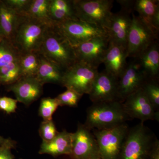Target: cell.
Returning a JSON list of instances; mask_svg holds the SVG:
<instances>
[{
  "label": "cell",
  "instance_id": "6da1fadb",
  "mask_svg": "<svg viewBox=\"0 0 159 159\" xmlns=\"http://www.w3.org/2000/svg\"><path fill=\"white\" fill-rule=\"evenodd\" d=\"M129 119L122 102L119 100L97 102L93 103L87 110L84 125L91 130H102L116 127Z\"/></svg>",
  "mask_w": 159,
  "mask_h": 159
},
{
  "label": "cell",
  "instance_id": "7a4b0ae2",
  "mask_svg": "<svg viewBox=\"0 0 159 159\" xmlns=\"http://www.w3.org/2000/svg\"><path fill=\"white\" fill-rule=\"evenodd\" d=\"M51 25L20 15L11 42L20 54L39 52L46 30Z\"/></svg>",
  "mask_w": 159,
  "mask_h": 159
},
{
  "label": "cell",
  "instance_id": "3957f363",
  "mask_svg": "<svg viewBox=\"0 0 159 159\" xmlns=\"http://www.w3.org/2000/svg\"><path fill=\"white\" fill-rule=\"evenodd\" d=\"M53 24L47 29L38 52L66 70L78 61L74 47L60 34Z\"/></svg>",
  "mask_w": 159,
  "mask_h": 159
},
{
  "label": "cell",
  "instance_id": "277c9868",
  "mask_svg": "<svg viewBox=\"0 0 159 159\" xmlns=\"http://www.w3.org/2000/svg\"><path fill=\"white\" fill-rule=\"evenodd\" d=\"M157 139L144 122L129 129L119 159H148Z\"/></svg>",
  "mask_w": 159,
  "mask_h": 159
},
{
  "label": "cell",
  "instance_id": "5b68a950",
  "mask_svg": "<svg viewBox=\"0 0 159 159\" xmlns=\"http://www.w3.org/2000/svg\"><path fill=\"white\" fill-rule=\"evenodd\" d=\"M112 0H73L77 19L93 24L107 31L112 12Z\"/></svg>",
  "mask_w": 159,
  "mask_h": 159
},
{
  "label": "cell",
  "instance_id": "8992f818",
  "mask_svg": "<svg viewBox=\"0 0 159 159\" xmlns=\"http://www.w3.org/2000/svg\"><path fill=\"white\" fill-rule=\"evenodd\" d=\"M53 25L73 47L94 38L107 36L104 29L79 19L54 23Z\"/></svg>",
  "mask_w": 159,
  "mask_h": 159
},
{
  "label": "cell",
  "instance_id": "52a82bcc",
  "mask_svg": "<svg viewBox=\"0 0 159 159\" xmlns=\"http://www.w3.org/2000/svg\"><path fill=\"white\" fill-rule=\"evenodd\" d=\"M132 14L131 25L127 37L126 51L128 57L135 58L158 41V34L138 16L133 12Z\"/></svg>",
  "mask_w": 159,
  "mask_h": 159
},
{
  "label": "cell",
  "instance_id": "ba28073f",
  "mask_svg": "<svg viewBox=\"0 0 159 159\" xmlns=\"http://www.w3.org/2000/svg\"><path fill=\"white\" fill-rule=\"evenodd\" d=\"M129 129L125 123L109 129H93V133L99 147L100 159H119Z\"/></svg>",
  "mask_w": 159,
  "mask_h": 159
},
{
  "label": "cell",
  "instance_id": "9c48e42d",
  "mask_svg": "<svg viewBox=\"0 0 159 159\" xmlns=\"http://www.w3.org/2000/svg\"><path fill=\"white\" fill-rule=\"evenodd\" d=\"M98 73V68L77 61L65 71L61 85L83 96L89 95Z\"/></svg>",
  "mask_w": 159,
  "mask_h": 159
},
{
  "label": "cell",
  "instance_id": "30bf717a",
  "mask_svg": "<svg viewBox=\"0 0 159 159\" xmlns=\"http://www.w3.org/2000/svg\"><path fill=\"white\" fill-rule=\"evenodd\" d=\"M72 159H100L96 138L84 124L78 123L77 131L72 134Z\"/></svg>",
  "mask_w": 159,
  "mask_h": 159
},
{
  "label": "cell",
  "instance_id": "8fae6325",
  "mask_svg": "<svg viewBox=\"0 0 159 159\" xmlns=\"http://www.w3.org/2000/svg\"><path fill=\"white\" fill-rule=\"evenodd\" d=\"M122 103L130 119H139L142 122L148 120L159 121V112L154 109L142 88L127 97Z\"/></svg>",
  "mask_w": 159,
  "mask_h": 159
},
{
  "label": "cell",
  "instance_id": "7c38bea8",
  "mask_svg": "<svg viewBox=\"0 0 159 159\" xmlns=\"http://www.w3.org/2000/svg\"><path fill=\"white\" fill-rule=\"evenodd\" d=\"M109 43L108 36H99L74 47L77 61L98 68L103 63Z\"/></svg>",
  "mask_w": 159,
  "mask_h": 159
},
{
  "label": "cell",
  "instance_id": "4fadbf2b",
  "mask_svg": "<svg viewBox=\"0 0 159 159\" xmlns=\"http://www.w3.org/2000/svg\"><path fill=\"white\" fill-rule=\"evenodd\" d=\"M146 80L135 59L127 63L118 82V100L123 102L125 99L142 88Z\"/></svg>",
  "mask_w": 159,
  "mask_h": 159
},
{
  "label": "cell",
  "instance_id": "5bb4252c",
  "mask_svg": "<svg viewBox=\"0 0 159 159\" xmlns=\"http://www.w3.org/2000/svg\"><path fill=\"white\" fill-rule=\"evenodd\" d=\"M118 80L104 70L98 73L89 95L93 103L118 100Z\"/></svg>",
  "mask_w": 159,
  "mask_h": 159
},
{
  "label": "cell",
  "instance_id": "9a60e30c",
  "mask_svg": "<svg viewBox=\"0 0 159 159\" xmlns=\"http://www.w3.org/2000/svg\"><path fill=\"white\" fill-rule=\"evenodd\" d=\"M43 86L36 77H22L8 86L7 90L14 94L18 102L29 106L42 96Z\"/></svg>",
  "mask_w": 159,
  "mask_h": 159
},
{
  "label": "cell",
  "instance_id": "2e32d148",
  "mask_svg": "<svg viewBox=\"0 0 159 159\" xmlns=\"http://www.w3.org/2000/svg\"><path fill=\"white\" fill-rule=\"evenodd\" d=\"M133 11L122 9L117 13H112L107 30L109 40L126 49L127 37L131 25V14Z\"/></svg>",
  "mask_w": 159,
  "mask_h": 159
},
{
  "label": "cell",
  "instance_id": "e0dca14e",
  "mask_svg": "<svg viewBox=\"0 0 159 159\" xmlns=\"http://www.w3.org/2000/svg\"><path fill=\"white\" fill-rule=\"evenodd\" d=\"M126 49L122 46L109 42L108 49L103 60L105 70L119 79L127 63Z\"/></svg>",
  "mask_w": 159,
  "mask_h": 159
},
{
  "label": "cell",
  "instance_id": "ac0fdd59",
  "mask_svg": "<svg viewBox=\"0 0 159 159\" xmlns=\"http://www.w3.org/2000/svg\"><path fill=\"white\" fill-rule=\"evenodd\" d=\"M146 80L158 81L159 45L157 41L135 58Z\"/></svg>",
  "mask_w": 159,
  "mask_h": 159
},
{
  "label": "cell",
  "instance_id": "d6986e66",
  "mask_svg": "<svg viewBox=\"0 0 159 159\" xmlns=\"http://www.w3.org/2000/svg\"><path fill=\"white\" fill-rule=\"evenodd\" d=\"M72 133L64 130L59 132L54 139L44 142L40 146L39 154H48L54 157L66 155L70 156L72 149Z\"/></svg>",
  "mask_w": 159,
  "mask_h": 159
},
{
  "label": "cell",
  "instance_id": "ffe728a7",
  "mask_svg": "<svg viewBox=\"0 0 159 159\" xmlns=\"http://www.w3.org/2000/svg\"><path fill=\"white\" fill-rule=\"evenodd\" d=\"M134 10L138 16L145 22L156 33L159 31V1L158 0L134 1Z\"/></svg>",
  "mask_w": 159,
  "mask_h": 159
},
{
  "label": "cell",
  "instance_id": "44dd1931",
  "mask_svg": "<svg viewBox=\"0 0 159 159\" xmlns=\"http://www.w3.org/2000/svg\"><path fill=\"white\" fill-rule=\"evenodd\" d=\"M40 55L39 66L36 78L43 85L51 83L61 85L65 70L59 65Z\"/></svg>",
  "mask_w": 159,
  "mask_h": 159
},
{
  "label": "cell",
  "instance_id": "7402d4cb",
  "mask_svg": "<svg viewBox=\"0 0 159 159\" xmlns=\"http://www.w3.org/2000/svg\"><path fill=\"white\" fill-rule=\"evenodd\" d=\"M20 15L10 8L4 1H0V26L5 38L11 41Z\"/></svg>",
  "mask_w": 159,
  "mask_h": 159
},
{
  "label": "cell",
  "instance_id": "603a6c76",
  "mask_svg": "<svg viewBox=\"0 0 159 159\" xmlns=\"http://www.w3.org/2000/svg\"><path fill=\"white\" fill-rule=\"evenodd\" d=\"M50 2L51 0H31L24 15L48 24H53L49 15Z\"/></svg>",
  "mask_w": 159,
  "mask_h": 159
},
{
  "label": "cell",
  "instance_id": "cb8c5ba5",
  "mask_svg": "<svg viewBox=\"0 0 159 159\" xmlns=\"http://www.w3.org/2000/svg\"><path fill=\"white\" fill-rule=\"evenodd\" d=\"M40 55L38 52L21 54L19 63L22 77H36Z\"/></svg>",
  "mask_w": 159,
  "mask_h": 159
},
{
  "label": "cell",
  "instance_id": "d4e9b609",
  "mask_svg": "<svg viewBox=\"0 0 159 159\" xmlns=\"http://www.w3.org/2000/svg\"><path fill=\"white\" fill-rule=\"evenodd\" d=\"M20 53L12 43L4 38L0 41V68L19 60Z\"/></svg>",
  "mask_w": 159,
  "mask_h": 159
},
{
  "label": "cell",
  "instance_id": "484cf974",
  "mask_svg": "<svg viewBox=\"0 0 159 159\" xmlns=\"http://www.w3.org/2000/svg\"><path fill=\"white\" fill-rule=\"evenodd\" d=\"M19 60L0 68V85L8 86L21 78Z\"/></svg>",
  "mask_w": 159,
  "mask_h": 159
},
{
  "label": "cell",
  "instance_id": "4316f807",
  "mask_svg": "<svg viewBox=\"0 0 159 159\" xmlns=\"http://www.w3.org/2000/svg\"><path fill=\"white\" fill-rule=\"evenodd\" d=\"M59 106V103L56 98H43L40 103L39 115L43 121L53 120V115Z\"/></svg>",
  "mask_w": 159,
  "mask_h": 159
},
{
  "label": "cell",
  "instance_id": "83f0119b",
  "mask_svg": "<svg viewBox=\"0 0 159 159\" xmlns=\"http://www.w3.org/2000/svg\"><path fill=\"white\" fill-rule=\"evenodd\" d=\"M146 97L157 111L159 110L158 81L146 80L142 87Z\"/></svg>",
  "mask_w": 159,
  "mask_h": 159
},
{
  "label": "cell",
  "instance_id": "f1b7e54d",
  "mask_svg": "<svg viewBox=\"0 0 159 159\" xmlns=\"http://www.w3.org/2000/svg\"><path fill=\"white\" fill-rule=\"evenodd\" d=\"M75 91L70 89H66V90L60 94L55 97L59 103V106H68L70 107H77L78 102L82 97Z\"/></svg>",
  "mask_w": 159,
  "mask_h": 159
},
{
  "label": "cell",
  "instance_id": "f546056e",
  "mask_svg": "<svg viewBox=\"0 0 159 159\" xmlns=\"http://www.w3.org/2000/svg\"><path fill=\"white\" fill-rule=\"evenodd\" d=\"M39 132L43 141L49 142L54 139L59 132L57 131L54 121L51 120H43L40 125Z\"/></svg>",
  "mask_w": 159,
  "mask_h": 159
},
{
  "label": "cell",
  "instance_id": "4dcf8cb0",
  "mask_svg": "<svg viewBox=\"0 0 159 159\" xmlns=\"http://www.w3.org/2000/svg\"><path fill=\"white\" fill-rule=\"evenodd\" d=\"M17 143L10 138L5 139L0 145V159H15V157L11 150L16 147Z\"/></svg>",
  "mask_w": 159,
  "mask_h": 159
},
{
  "label": "cell",
  "instance_id": "1f68e13d",
  "mask_svg": "<svg viewBox=\"0 0 159 159\" xmlns=\"http://www.w3.org/2000/svg\"><path fill=\"white\" fill-rule=\"evenodd\" d=\"M7 6L14 10L18 14H25L31 0H3Z\"/></svg>",
  "mask_w": 159,
  "mask_h": 159
},
{
  "label": "cell",
  "instance_id": "d6a6232c",
  "mask_svg": "<svg viewBox=\"0 0 159 159\" xmlns=\"http://www.w3.org/2000/svg\"><path fill=\"white\" fill-rule=\"evenodd\" d=\"M17 100L10 97H0V109L6 114H11L16 112L17 108Z\"/></svg>",
  "mask_w": 159,
  "mask_h": 159
},
{
  "label": "cell",
  "instance_id": "836d02e7",
  "mask_svg": "<svg viewBox=\"0 0 159 159\" xmlns=\"http://www.w3.org/2000/svg\"><path fill=\"white\" fill-rule=\"evenodd\" d=\"M148 159H159V141L157 139L154 143Z\"/></svg>",
  "mask_w": 159,
  "mask_h": 159
},
{
  "label": "cell",
  "instance_id": "e575fe53",
  "mask_svg": "<svg viewBox=\"0 0 159 159\" xmlns=\"http://www.w3.org/2000/svg\"><path fill=\"white\" fill-rule=\"evenodd\" d=\"M117 2L121 5V8L129 11H133L134 1L129 0H119Z\"/></svg>",
  "mask_w": 159,
  "mask_h": 159
},
{
  "label": "cell",
  "instance_id": "d590c367",
  "mask_svg": "<svg viewBox=\"0 0 159 159\" xmlns=\"http://www.w3.org/2000/svg\"><path fill=\"white\" fill-rule=\"evenodd\" d=\"M5 38L3 34L2 31V29H1V26H0V41Z\"/></svg>",
  "mask_w": 159,
  "mask_h": 159
},
{
  "label": "cell",
  "instance_id": "8d00e7d4",
  "mask_svg": "<svg viewBox=\"0 0 159 159\" xmlns=\"http://www.w3.org/2000/svg\"><path fill=\"white\" fill-rule=\"evenodd\" d=\"M5 139H6L5 138H4V137L0 135V145L2 144L4 141H5Z\"/></svg>",
  "mask_w": 159,
  "mask_h": 159
},
{
  "label": "cell",
  "instance_id": "74e56055",
  "mask_svg": "<svg viewBox=\"0 0 159 159\" xmlns=\"http://www.w3.org/2000/svg\"></svg>",
  "mask_w": 159,
  "mask_h": 159
}]
</instances>
